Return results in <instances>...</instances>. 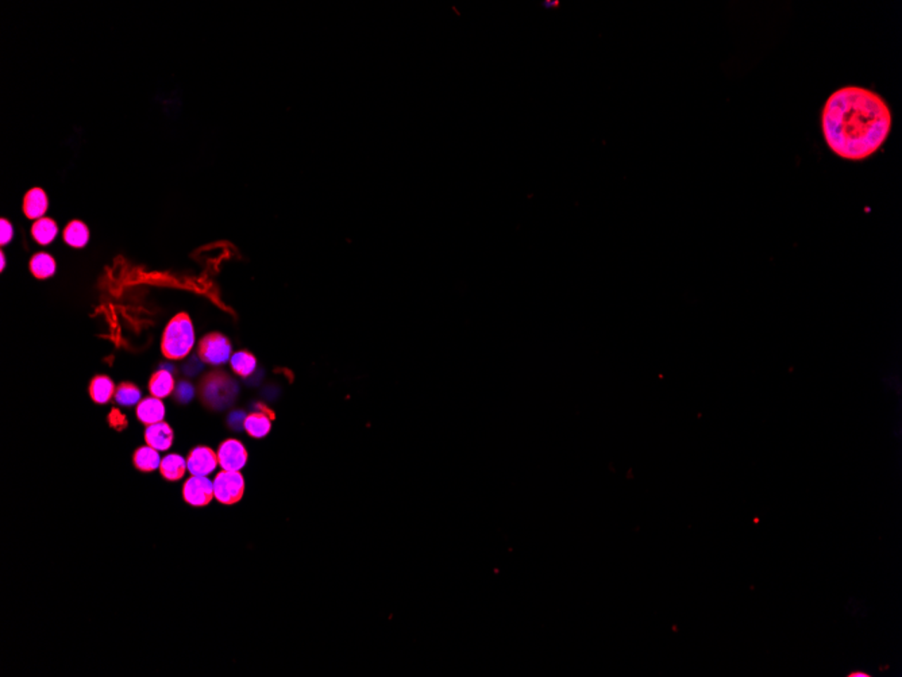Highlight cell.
I'll list each match as a JSON object with an SVG mask.
<instances>
[{
	"label": "cell",
	"mask_w": 902,
	"mask_h": 677,
	"mask_svg": "<svg viewBox=\"0 0 902 677\" xmlns=\"http://www.w3.org/2000/svg\"><path fill=\"white\" fill-rule=\"evenodd\" d=\"M823 133L836 156L859 161L881 149L893 117L882 96L861 87L835 91L823 110Z\"/></svg>",
	"instance_id": "cell-1"
},
{
	"label": "cell",
	"mask_w": 902,
	"mask_h": 677,
	"mask_svg": "<svg viewBox=\"0 0 902 677\" xmlns=\"http://www.w3.org/2000/svg\"><path fill=\"white\" fill-rule=\"evenodd\" d=\"M238 384L223 370H212L202 378L197 394L202 403L212 411H222L233 406L238 396Z\"/></svg>",
	"instance_id": "cell-2"
},
{
	"label": "cell",
	"mask_w": 902,
	"mask_h": 677,
	"mask_svg": "<svg viewBox=\"0 0 902 677\" xmlns=\"http://www.w3.org/2000/svg\"><path fill=\"white\" fill-rule=\"evenodd\" d=\"M193 344L195 330L190 315L177 314L166 325L162 334V354L169 360H183L191 353Z\"/></svg>",
	"instance_id": "cell-3"
},
{
	"label": "cell",
	"mask_w": 902,
	"mask_h": 677,
	"mask_svg": "<svg viewBox=\"0 0 902 677\" xmlns=\"http://www.w3.org/2000/svg\"><path fill=\"white\" fill-rule=\"evenodd\" d=\"M244 480L241 472L222 470L214 480V496L219 503L235 504L242 499Z\"/></svg>",
	"instance_id": "cell-4"
},
{
	"label": "cell",
	"mask_w": 902,
	"mask_h": 677,
	"mask_svg": "<svg viewBox=\"0 0 902 677\" xmlns=\"http://www.w3.org/2000/svg\"><path fill=\"white\" fill-rule=\"evenodd\" d=\"M231 350V344L227 337L221 333H209L200 340L197 354L203 363L218 366L228 361Z\"/></svg>",
	"instance_id": "cell-5"
},
{
	"label": "cell",
	"mask_w": 902,
	"mask_h": 677,
	"mask_svg": "<svg viewBox=\"0 0 902 677\" xmlns=\"http://www.w3.org/2000/svg\"><path fill=\"white\" fill-rule=\"evenodd\" d=\"M183 498L193 507H203L214 498V483L207 476H191L183 486Z\"/></svg>",
	"instance_id": "cell-6"
},
{
	"label": "cell",
	"mask_w": 902,
	"mask_h": 677,
	"mask_svg": "<svg viewBox=\"0 0 902 677\" xmlns=\"http://www.w3.org/2000/svg\"><path fill=\"white\" fill-rule=\"evenodd\" d=\"M218 461L223 470L240 472L247 463V451L238 439H227L218 449Z\"/></svg>",
	"instance_id": "cell-7"
},
{
	"label": "cell",
	"mask_w": 902,
	"mask_h": 677,
	"mask_svg": "<svg viewBox=\"0 0 902 677\" xmlns=\"http://www.w3.org/2000/svg\"><path fill=\"white\" fill-rule=\"evenodd\" d=\"M218 464V454L209 446H197L187 457V469L192 476H209Z\"/></svg>",
	"instance_id": "cell-8"
},
{
	"label": "cell",
	"mask_w": 902,
	"mask_h": 677,
	"mask_svg": "<svg viewBox=\"0 0 902 677\" xmlns=\"http://www.w3.org/2000/svg\"><path fill=\"white\" fill-rule=\"evenodd\" d=\"M174 430L166 422H158L150 425L145 430L146 445L158 451H168L174 444Z\"/></svg>",
	"instance_id": "cell-9"
},
{
	"label": "cell",
	"mask_w": 902,
	"mask_h": 677,
	"mask_svg": "<svg viewBox=\"0 0 902 677\" xmlns=\"http://www.w3.org/2000/svg\"><path fill=\"white\" fill-rule=\"evenodd\" d=\"M261 407L263 410L262 413L261 411L253 413L244 418V422H243L244 430L253 438H263L270 433V429H272V419L275 418L273 413L265 408L263 406Z\"/></svg>",
	"instance_id": "cell-10"
},
{
	"label": "cell",
	"mask_w": 902,
	"mask_h": 677,
	"mask_svg": "<svg viewBox=\"0 0 902 677\" xmlns=\"http://www.w3.org/2000/svg\"><path fill=\"white\" fill-rule=\"evenodd\" d=\"M136 413L139 422H142L146 426H150L164 420L165 406L161 399L152 396V398L140 400L137 404Z\"/></svg>",
	"instance_id": "cell-11"
},
{
	"label": "cell",
	"mask_w": 902,
	"mask_h": 677,
	"mask_svg": "<svg viewBox=\"0 0 902 677\" xmlns=\"http://www.w3.org/2000/svg\"><path fill=\"white\" fill-rule=\"evenodd\" d=\"M48 196L44 190L33 188L26 193L23 200V212L29 219H41L48 209Z\"/></svg>",
	"instance_id": "cell-12"
},
{
	"label": "cell",
	"mask_w": 902,
	"mask_h": 677,
	"mask_svg": "<svg viewBox=\"0 0 902 677\" xmlns=\"http://www.w3.org/2000/svg\"><path fill=\"white\" fill-rule=\"evenodd\" d=\"M115 384L108 376H95L89 384V396L98 404H105L115 395Z\"/></svg>",
	"instance_id": "cell-13"
},
{
	"label": "cell",
	"mask_w": 902,
	"mask_h": 677,
	"mask_svg": "<svg viewBox=\"0 0 902 677\" xmlns=\"http://www.w3.org/2000/svg\"><path fill=\"white\" fill-rule=\"evenodd\" d=\"M187 460L178 454H168L161 460L159 473L168 482H178L185 475Z\"/></svg>",
	"instance_id": "cell-14"
},
{
	"label": "cell",
	"mask_w": 902,
	"mask_h": 677,
	"mask_svg": "<svg viewBox=\"0 0 902 677\" xmlns=\"http://www.w3.org/2000/svg\"><path fill=\"white\" fill-rule=\"evenodd\" d=\"M174 391V379L168 370H157L149 380V392L152 396L164 399Z\"/></svg>",
	"instance_id": "cell-15"
},
{
	"label": "cell",
	"mask_w": 902,
	"mask_h": 677,
	"mask_svg": "<svg viewBox=\"0 0 902 677\" xmlns=\"http://www.w3.org/2000/svg\"><path fill=\"white\" fill-rule=\"evenodd\" d=\"M133 463H134V467L140 472H153L159 468L161 457L158 451L146 445V446H140L134 451Z\"/></svg>",
	"instance_id": "cell-16"
},
{
	"label": "cell",
	"mask_w": 902,
	"mask_h": 677,
	"mask_svg": "<svg viewBox=\"0 0 902 677\" xmlns=\"http://www.w3.org/2000/svg\"><path fill=\"white\" fill-rule=\"evenodd\" d=\"M29 268L37 278H51L55 272V261L51 254L41 252L32 257Z\"/></svg>",
	"instance_id": "cell-17"
},
{
	"label": "cell",
	"mask_w": 902,
	"mask_h": 677,
	"mask_svg": "<svg viewBox=\"0 0 902 677\" xmlns=\"http://www.w3.org/2000/svg\"><path fill=\"white\" fill-rule=\"evenodd\" d=\"M89 240V230L81 221H72L64 230V241L73 247H84Z\"/></svg>",
	"instance_id": "cell-18"
},
{
	"label": "cell",
	"mask_w": 902,
	"mask_h": 677,
	"mask_svg": "<svg viewBox=\"0 0 902 677\" xmlns=\"http://www.w3.org/2000/svg\"><path fill=\"white\" fill-rule=\"evenodd\" d=\"M57 233H58L57 224L51 218H41L35 221L34 225L32 227V234L35 241L39 245H49L55 238Z\"/></svg>",
	"instance_id": "cell-19"
},
{
	"label": "cell",
	"mask_w": 902,
	"mask_h": 677,
	"mask_svg": "<svg viewBox=\"0 0 902 677\" xmlns=\"http://www.w3.org/2000/svg\"><path fill=\"white\" fill-rule=\"evenodd\" d=\"M230 364H231L233 370L238 376L247 378L254 372V369L257 366V359L250 352L241 350V352L233 354V357L230 360Z\"/></svg>",
	"instance_id": "cell-20"
},
{
	"label": "cell",
	"mask_w": 902,
	"mask_h": 677,
	"mask_svg": "<svg viewBox=\"0 0 902 677\" xmlns=\"http://www.w3.org/2000/svg\"><path fill=\"white\" fill-rule=\"evenodd\" d=\"M140 396H142V394H140V389L137 385H134L133 382H123L117 387L114 399L121 406L131 407V406L138 404L139 401H140Z\"/></svg>",
	"instance_id": "cell-21"
},
{
	"label": "cell",
	"mask_w": 902,
	"mask_h": 677,
	"mask_svg": "<svg viewBox=\"0 0 902 677\" xmlns=\"http://www.w3.org/2000/svg\"><path fill=\"white\" fill-rule=\"evenodd\" d=\"M13 236H14L13 226L7 219L3 218L1 219V240H0L1 245H7V243H10L13 240Z\"/></svg>",
	"instance_id": "cell-22"
},
{
	"label": "cell",
	"mask_w": 902,
	"mask_h": 677,
	"mask_svg": "<svg viewBox=\"0 0 902 677\" xmlns=\"http://www.w3.org/2000/svg\"><path fill=\"white\" fill-rule=\"evenodd\" d=\"M111 423H112V426H114V427H117V426H124V425H126V420L123 419L119 411L114 410V411L111 413Z\"/></svg>",
	"instance_id": "cell-23"
},
{
	"label": "cell",
	"mask_w": 902,
	"mask_h": 677,
	"mask_svg": "<svg viewBox=\"0 0 902 677\" xmlns=\"http://www.w3.org/2000/svg\"><path fill=\"white\" fill-rule=\"evenodd\" d=\"M0 257H1V271H3V269H4V266H6V260H4V253H3V252H1Z\"/></svg>",
	"instance_id": "cell-24"
}]
</instances>
